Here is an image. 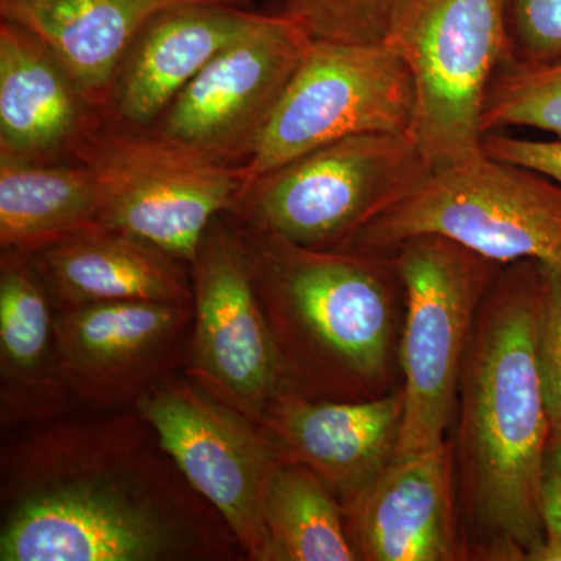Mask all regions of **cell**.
<instances>
[{"label":"cell","instance_id":"cell-1","mask_svg":"<svg viewBox=\"0 0 561 561\" xmlns=\"http://www.w3.org/2000/svg\"><path fill=\"white\" fill-rule=\"evenodd\" d=\"M133 412L58 423L3 454L2 561H161L220 556L224 531L151 453Z\"/></svg>","mask_w":561,"mask_h":561},{"label":"cell","instance_id":"cell-2","mask_svg":"<svg viewBox=\"0 0 561 561\" xmlns=\"http://www.w3.org/2000/svg\"><path fill=\"white\" fill-rule=\"evenodd\" d=\"M542 306L540 264L502 265L472 328L449 442L465 559L531 560L545 538L540 486L551 421Z\"/></svg>","mask_w":561,"mask_h":561},{"label":"cell","instance_id":"cell-3","mask_svg":"<svg viewBox=\"0 0 561 561\" xmlns=\"http://www.w3.org/2000/svg\"><path fill=\"white\" fill-rule=\"evenodd\" d=\"M234 224L271 328L283 391L364 401L394 390L402 284L389 254L306 249Z\"/></svg>","mask_w":561,"mask_h":561},{"label":"cell","instance_id":"cell-4","mask_svg":"<svg viewBox=\"0 0 561 561\" xmlns=\"http://www.w3.org/2000/svg\"><path fill=\"white\" fill-rule=\"evenodd\" d=\"M421 236L448 239L501 265L535 261L561 268V187L485 153L431 171L346 250L387 254Z\"/></svg>","mask_w":561,"mask_h":561},{"label":"cell","instance_id":"cell-5","mask_svg":"<svg viewBox=\"0 0 561 561\" xmlns=\"http://www.w3.org/2000/svg\"><path fill=\"white\" fill-rule=\"evenodd\" d=\"M430 173L412 133L350 136L251 180L228 216L306 249L346 250Z\"/></svg>","mask_w":561,"mask_h":561},{"label":"cell","instance_id":"cell-6","mask_svg":"<svg viewBox=\"0 0 561 561\" xmlns=\"http://www.w3.org/2000/svg\"><path fill=\"white\" fill-rule=\"evenodd\" d=\"M387 254L404 291L400 459L446 442L472 328L502 265L437 236L409 239Z\"/></svg>","mask_w":561,"mask_h":561},{"label":"cell","instance_id":"cell-7","mask_svg":"<svg viewBox=\"0 0 561 561\" xmlns=\"http://www.w3.org/2000/svg\"><path fill=\"white\" fill-rule=\"evenodd\" d=\"M508 0H400L383 43L415 88V136L431 171L483 157L482 113L508 57Z\"/></svg>","mask_w":561,"mask_h":561},{"label":"cell","instance_id":"cell-8","mask_svg":"<svg viewBox=\"0 0 561 561\" xmlns=\"http://www.w3.org/2000/svg\"><path fill=\"white\" fill-rule=\"evenodd\" d=\"M72 158L98 181L99 227L136 236L187 265L210 221L230 214L251 181L245 164L213 161L153 130L117 127L103 117Z\"/></svg>","mask_w":561,"mask_h":561},{"label":"cell","instance_id":"cell-9","mask_svg":"<svg viewBox=\"0 0 561 561\" xmlns=\"http://www.w3.org/2000/svg\"><path fill=\"white\" fill-rule=\"evenodd\" d=\"M181 478L208 502L250 560L267 561L265 490L280 453L262 424L179 373L135 404Z\"/></svg>","mask_w":561,"mask_h":561},{"label":"cell","instance_id":"cell-10","mask_svg":"<svg viewBox=\"0 0 561 561\" xmlns=\"http://www.w3.org/2000/svg\"><path fill=\"white\" fill-rule=\"evenodd\" d=\"M413 121L415 88L397 51L313 41L245 165L254 180L334 140L412 133Z\"/></svg>","mask_w":561,"mask_h":561},{"label":"cell","instance_id":"cell-11","mask_svg":"<svg viewBox=\"0 0 561 561\" xmlns=\"http://www.w3.org/2000/svg\"><path fill=\"white\" fill-rule=\"evenodd\" d=\"M312 43L290 18L257 14L150 130L209 160L247 164Z\"/></svg>","mask_w":561,"mask_h":561},{"label":"cell","instance_id":"cell-12","mask_svg":"<svg viewBox=\"0 0 561 561\" xmlns=\"http://www.w3.org/2000/svg\"><path fill=\"white\" fill-rule=\"evenodd\" d=\"M191 276L194 327L184 373L224 404L262 424L283 383L245 242L228 214L210 221Z\"/></svg>","mask_w":561,"mask_h":561},{"label":"cell","instance_id":"cell-13","mask_svg":"<svg viewBox=\"0 0 561 561\" xmlns=\"http://www.w3.org/2000/svg\"><path fill=\"white\" fill-rule=\"evenodd\" d=\"M194 300L114 301L55 309L58 371L69 402L135 408L190 362Z\"/></svg>","mask_w":561,"mask_h":561},{"label":"cell","instance_id":"cell-14","mask_svg":"<svg viewBox=\"0 0 561 561\" xmlns=\"http://www.w3.org/2000/svg\"><path fill=\"white\" fill-rule=\"evenodd\" d=\"M402 415V387L364 401L309 400L280 391L262 426L280 457L316 471L346 511L393 461Z\"/></svg>","mask_w":561,"mask_h":561},{"label":"cell","instance_id":"cell-15","mask_svg":"<svg viewBox=\"0 0 561 561\" xmlns=\"http://www.w3.org/2000/svg\"><path fill=\"white\" fill-rule=\"evenodd\" d=\"M345 518L359 560H465L451 443L393 459Z\"/></svg>","mask_w":561,"mask_h":561},{"label":"cell","instance_id":"cell-16","mask_svg":"<svg viewBox=\"0 0 561 561\" xmlns=\"http://www.w3.org/2000/svg\"><path fill=\"white\" fill-rule=\"evenodd\" d=\"M257 14L232 3H191L154 14L122 58L103 119L133 130L153 128L180 92Z\"/></svg>","mask_w":561,"mask_h":561},{"label":"cell","instance_id":"cell-17","mask_svg":"<svg viewBox=\"0 0 561 561\" xmlns=\"http://www.w3.org/2000/svg\"><path fill=\"white\" fill-rule=\"evenodd\" d=\"M102 113L46 44L0 24V160L58 162L72 157Z\"/></svg>","mask_w":561,"mask_h":561},{"label":"cell","instance_id":"cell-18","mask_svg":"<svg viewBox=\"0 0 561 561\" xmlns=\"http://www.w3.org/2000/svg\"><path fill=\"white\" fill-rule=\"evenodd\" d=\"M55 309L194 300L191 265L124 231L92 227L31 254Z\"/></svg>","mask_w":561,"mask_h":561},{"label":"cell","instance_id":"cell-19","mask_svg":"<svg viewBox=\"0 0 561 561\" xmlns=\"http://www.w3.org/2000/svg\"><path fill=\"white\" fill-rule=\"evenodd\" d=\"M245 0H0V18L24 28L62 62L101 113L125 51L162 10Z\"/></svg>","mask_w":561,"mask_h":561},{"label":"cell","instance_id":"cell-20","mask_svg":"<svg viewBox=\"0 0 561 561\" xmlns=\"http://www.w3.org/2000/svg\"><path fill=\"white\" fill-rule=\"evenodd\" d=\"M0 391L7 424L54 419L69 398L58 371L55 305L28 254H0Z\"/></svg>","mask_w":561,"mask_h":561},{"label":"cell","instance_id":"cell-21","mask_svg":"<svg viewBox=\"0 0 561 561\" xmlns=\"http://www.w3.org/2000/svg\"><path fill=\"white\" fill-rule=\"evenodd\" d=\"M101 190L81 162L0 160V249L22 254L99 227Z\"/></svg>","mask_w":561,"mask_h":561},{"label":"cell","instance_id":"cell-22","mask_svg":"<svg viewBox=\"0 0 561 561\" xmlns=\"http://www.w3.org/2000/svg\"><path fill=\"white\" fill-rule=\"evenodd\" d=\"M267 561L359 560L345 511L311 468L280 457L265 490Z\"/></svg>","mask_w":561,"mask_h":561},{"label":"cell","instance_id":"cell-23","mask_svg":"<svg viewBox=\"0 0 561 561\" xmlns=\"http://www.w3.org/2000/svg\"><path fill=\"white\" fill-rule=\"evenodd\" d=\"M505 127L535 128L561 139V58L501 66L486 92L482 130L486 135Z\"/></svg>","mask_w":561,"mask_h":561},{"label":"cell","instance_id":"cell-24","mask_svg":"<svg viewBox=\"0 0 561 561\" xmlns=\"http://www.w3.org/2000/svg\"><path fill=\"white\" fill-rule=\"evenodd\" d=\"M400 0H280L290 18L313 41L383 43Z\"/></svg>","mask_w":561,"mask_h":561},{"label":"cell","instance_id":"cell-25","mask_svg":"<svg viewBox=\"0 0 561 561\" xmlns=\"http://www.w3.org/2000/svg\"><path fill=\"white\" fill-rule=\"evenodd\" d=\"M508 57L522 65L561 58V0H508Z\"/></svg>","mask_w":561,"mask_h":561},{"label":"cell","instance_id":"cell-26","mask_svg":"<svg viewBox=\"0 0 561 561\" xmlns=\"http://www.w3.org/2000/svg\"><path fill=\"white\" fill-rule=\"evenodd\" d=\"M540 264V262H538ZM545 283L540 368L551 435L561 437V268L540 264Z\"/></svg>","mask_w":561,"mask_h":561},{"label":"cell","instance_id":"cell-27","mask_svg":"<svg viewBox=\"0 0 561 561\" xmlns=\"http://www.w3.org/2000/svg\"><path fill=\"white\" fill-rule=\"evenodd\" d=\"M483 151L494 160L522 165L561 187V139L530 140L486 133Z\"/></svg>","mask_w":561,"mask_h":561},{"label":"cell","instance_id":"cell-28","mask_svg":"<svg viewBox=\"0 0 561 561\" xmlns=\"http://www.w3.org/2000/svg\"><path fill=\"white\" fill-rule=\"evenodd\" d=\"M540 507L542 526L561 537V437L551 435L542 463Z\"/></svg>","mask_w":561,"mask_h":561}]
</instances>
